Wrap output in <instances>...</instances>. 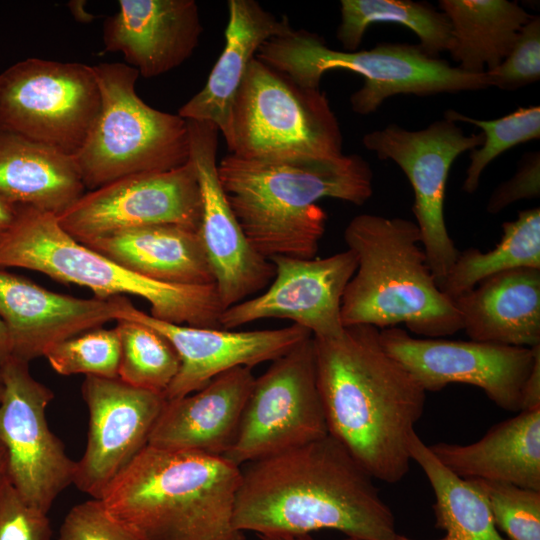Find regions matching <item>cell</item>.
Returning <instances> with one entry per match:
<instances>
[{
  "instance_id": "1",
  "label": "cell",
  "mask_w": 540,
  "mask_h": 540,
  "mask_svg": "<svg viewBox=\"0 0 540 540\" xmlns=\"http://www.w3.org/2000/svg\"><path fill=\"white\" fill-rule=\"evenodd\" d=\"M233 527L257 535L336 530L356 540L398 534L374 478L330 434L241 469Z\"/></svg>"
},
{
  "instance_id": "2",
  "label": "cell",
  "mask_w": 540,
  "mask_h": 540,
  "mask_svg": "<svg viewBox=\"0 0 540 540\" xmlns=\"http://www.w3.org/2000/svg\"><path fill=\"white\" fill-rule=\"evenodd\" d=\"M313 339L328 433L374 479L400 482L410 470L407 442L424 412L425 390L387 352L376 327L346 326L338 337Z\"/></svg>"
},
{
  "instance_id": "3",
  "label": "cell",
  "mask_w": 540,
  "mask_h": 540,
  "mask_svg": "<svg viewBox=\"0 0 540 540\" xmlns=\"http://www.w3.org/2000/svg\"><path fill=\"white\" fill-rule=\"evenodd\" d=\"M218 175L244 234L267 259L315 258L327 222L316 202L334 198L361 206L373 193L371 168L356 154L248 159L230 153Z\"/></svg>"
},
{
  "instance_id": "4",
  "label": "cell",
  "mask_w": 540,
  "mask_h": 540,
  "mask_svg": "<svg viewBox=\"0 0 540 540\" xmlns=\"http://www.w3.org/2000/svg\"><path fill=\"white\" fill-rule=\"evenodd\" d=\"M240 480L223 456L147 445L99 501L138 540H244L233 527Z\"/></svg>"
},
{
  "instance_id": "5",
  "label": "cell",
  "mask_w": 540,
  "mask_h": 540,
  "mask_svg": "<svg viewBox=\"0 0 540 540\" xmlns=\"http://www.w3.org/2000/svg\"><path fill=\"white\" fill-rule=\"evenodd\" d=\"M344 240L357 268L341 301L344 327H396L440 338L462 330L454 302L439 288L415 222L373 214L355 216Z\"/></svg>"
},
{
  "instance_id": "6",
  "label": "cell",
  "mask_w": 540,
  "mask_h": 540,
  "mask_svg": "<svg viewBox=\"0 0 540 540\" xmlns=\"http://www.w3.org/2000/svg\"><path fill=\"white\" fill-rule=\"evenodd\" d=\"M6 267L86 287L96 298L141 297L149 302L150 315L162 321L221 328L223 308L214 284L174 285L139 275L76 241L56 215L31 206L17 205L12 224L0 238V268Z\"/></svg>"
},
{
  "instance_id": "7",
  "label": "cell",
  "mask_w": 540,
  "mask_h": 540,
  "mask_svg": "<svg viewBox=\"0 0 540 540\" xmlns=\"http://www.w3.org/2000/svg\"><path fill=\"white\" fill-rule=\"evenodd\" d=\"M257 59L305 88H319L323 74L349 70L364 78L350 97L352 110L370 114L396 94L431 95L490 87L484 73L472 74L426 54L419 45L381 43L370 50L338 51L317 34L291 28L266 41Z\"/></svg>"
},
{
  "instance_id": "8",
  "label": "cell",
  "mask_w": 540,
  "mask_h": 540,
  "mask_svg": "<svg viewBox=\"0 0 540 540\" xmlns=\"http://www.w3.org/2000/svg\"><path fill=\"white\" fill-rule=\"evenodd\" d=\"M101 93L98 116L74 156L89 191L141 173L165 172L189 161L187 121L147 105L136 92L139 72L125 63L92 66Z\"/></svg>"
},
{
  "instance_id": "9",
  "label": "cell",
  "mask_w": 540,
  "mask_h": 540,
  "mask_svg": "<svg viewBox=\"0 0 540 540\" xmlns=\"http://www.w3.org/2000/svg\"><path fill=\"white\" fill-rule=\"evenodd\" d=\"M343 137L326 93L305 88L256 57L235 99L231 154L248 159L331 158Z\"/></svg>"
},
{
  "instance_id": "10",
  "label": "cell",
  "mask_w": 540,
  "mask_h": 540,
  "mask_svg": "<svg viewBox=\"0 0 540 540\" xmlns=\"http://www.w3.org/2000/svg\"><path fill=\"white\" fill-rule=\"evenodd\" d=\"M101 107L92 66L27 58L0 73V129L75 156Z\"/></svg>"
},
{
  "instance_id": "11",
  "label": "cell",
  "mask_w": 540,
  "mask_h": 540,
  "mask_svg": "<svg viewBox=\"0 0 540 540\" xmlns=\"http://www.w3.org/2000/svg\"><path fill=\"white\" fill-rule=\"evenodd\" d=\"M328 434L311 335L255 378L236 439L224 457L241 466Z\"/></svg>"
},
{
  "instance_id": "12",
  "label": "cell",
  "mask_w": 540,
  "mask_h": 540,
  "mask_svg": "<svg viewBox=\"0 0 540 540\" xmlns=\"http://www.w3.org/2000/svg\"><path fill=\"white\" fill-rule=\"evenodd\" d=\"M484 134L466 136L448 119L427 128L410 131L397 124L364 135V146L379 159L393 160L405 173L414 192L413 213L421 245L438 286L442 284L459 250L451 239L444 218V198L449 170L463 152L476 149Z\"/></svg>"
},
{
  "instance_id": "13",
  "label": "cell",
  "mask_w": 540,
  "mask_h": 540,
  "mask_svg": "<svg viewBox=\"0 0 540 540\" xmlns=\"http://www.w3.org/2000/svg\"><path fill=\"white\" fill-rule=\"evenodd\" d=\"M0 441L8 479L30 505L48 513L74 482L76 461L50 430L46 410L53 391L31 374L29 363L10 356L1 366Z\"/></svg>"
},
{
  "instance_id": "14",
  "label": "cell",
  "mask_w": 540,
  "mask_h": 540,
  "mask_svg": "<svg viewBox=\"0 0 540 540\" xmlns=\"http://www.w3.org/2000/svg\"><path fill=\"white\" fill-rule=\"evenodd\" d=\"M201 213L199 182L189 159L169 171L134 174L85 192L57 219L64 231L86 244L151 225H176L198 232Z\"/></svg>"
},
{
  "instance_id": "15",
  "label": "cell",
  "mask_w": 540,
  "mask_h": 540,
  "mask_svg": "<svg viewBox=\"0 0 540 540\" xmlns=\"http://www.w3.org/2000/svg\"><path fill=\"white\" fill-rule=\"evenodd\" d=\"M384 348L425 392L452 383L476 386L499 408L521 411L522 392L540 345L517 347L478 341L417 338L400 327L380 330Z\"/></svg>"
},
{
  "instance_id": "16",
  "label": "cell",
  "mask_w": 540,
  "mask_h": 540,
  "mask_svg": "<svg viewBox=\"0 0 540 540\" xmlns=\"http://www.w3.org/2000/svg\"><path fill=\"white\" fill-rule=\"evenodd\" d=\"M186 121L189 159L202 202L198 235L225 310L265 288L274 278V265L251 245L223 191L217 164L218 128L209 122Z\"/></svg>"
},
{
  "instance_id": "17",
  "label": "cell",
  "mask_w": 540,
  "mask_h": 540,
  "mask_svg": "<svg viewBox=\"0 0 540 540\" xmlns=\"http://www.w3.org/2000/svg\"><path fill=\"white\" fill-rule=\"evenodd\" d=\"M81 393L89 412L88 437L73 484L99 500L112 481L148 445L164 407L163 394L121 379L85 376Z\"/></svg>"
},
{
  "instance_id": "18",
  "label": "cell",
  "mask_w": 540,
  "mask_h": 540,
  "mask_svg": "<svg viewBox=\"0 0 540 540\" xmlns=\"http://www.w3.org/2000/svg\"><path fill=\"white\" fill-rule=\"evenodd\" d=\"M274 278L268 289L223 310L220 327L231 330L266 318L288 319L308 329L314 337L342 334L341 301L357 268L353 251L325 258L301 259L273 256Z\"/></svg>"
},
{
  "instance_id": "19",
  "label": "cell",
  "mask_w": 540,
  "mask_h": 540,
  "mask_svg": "<svg viewBox=\"0 0 540 540\" xmlns=\"http://www.w3.org/2000/svg\"><path fill=\"white\" fill-rule=\"evenodd\" d=\"M147 325L163 335L180 359L175 378L164 393L166 400L191 394L215 376L240 366L273 361L312 333L299 325L272 330L231 331L162 321L135 307L122 296L117 319Z\"/></svg>"
},
{
  "instance_id": "20",
  "label": "cell",
  "mask_w": 540,
  "mask_h": 540,
  "mask_svg": "<svg viewBox=\"0 0 540 540\" xmlns=\"http://www.w3.org/2000/svg\"><path fill=\"white\" fill-rule=\"evenodd\" d=\"M121 297L60 294L0 268V318L11 356L29 363L56 343L116 321Z\"/></svg>"
},
{
  "instance_id": "21",
  "label": "cell",
  "mask_w": 540,
  "mask_h": 540,
  "mask_svg": "<svg viewBox=\"0 0 540 540\" xmlns=\"http://www.w3.org/2000/svg\"><path fill=\"white\" fill-rule=\"evenodd\" d=\"M104 22L105 51L122 53L144 78L181 65L198 46L203 27L194 0H120Z\"/></svg>"
},
{
  "instance_id": "22",
  "label": "cell",
  "mask_w": 540,
  "mask_h": 540,
  "mask_svg": "<svg viewBox=\"0 0 540 540\" xmlns=\"http://www.w3.org/2000/svg\"><path fill=\"white\" fill-rule=\"evenodd\" d=\"M255 378L251 367H235L191 394L166 400L148 445L224 457L236 439Z\"/></svg>"
},
{
  "instance_id": "23",
  "label": "cell",
  "mask_w": 540,
  "mask_h": 540,
  "mask_svg": "<svg viewBox=\"0 0 540 540\" xmlns=\"http://www.w3.org/2000/svg\"><path fill=\"white\" fill-rule=\"evenodd\" d=\"M225 46L204 87L178 110L185 120L209 122L231 137L232 112L239 88L259 48L292 27L254 0H229Z\"/></svg>"
},
{
  "instance_id": "24",
  "label": "cell",
  "mask_w": 540,
  "mask_h": 540,
  "mask_svg": "<svg viewBox=\"0 0 540 540\" xmlns=\"http://www.w3.org/2000/svg\"><path fill=\"white\" fill-rule=\"evenodd\" d=\"M472 341L517 347L540 345V269L492 275L453 300Z\"/></svg>"
},
{
  "instance_id": "25",
  "label": "cell",
  "mask_w": 540,
  "mask_h": 540,
  "mask_svg": "<svg viewBox=\"0 0 540 540\" xmlns=\"http://www.w3.org/2000/svg\"><path fill=\"white\" fill-rule=\"evenodd\" d=\"M428 446L444 467L462 479L506 482L540 491V408L519 411L473 443Z\"/></svg>"
},
{
  "instance_id": "26",
  "label": "cell",
  "mask_w": 540,
  "mask_h": 540,
  "mask_svg": "<svg viewBox=\"0 0 540 540\" xmlns=\"http://www.w3.org/2000/svg\"><path fill=\"white\" fill-rule=\"evenodd\" d=\"M73 156L20 134L0 129V198L56 216L84 193Z\"/></svg>"
},
{
  "instance_id": "27",
  "label": "cell",
  "mask_w": 540,
  "mask_h": 540,
  "mask_svg": "<svg viewBox=\"0 0 540 540\" xmlns=\"http://www.w3.org/2000/svg\"><path fill=\"white\" fill-rule=\"evenodd\" d=\"M84 245L154 281L174 285L214 284L198 232L184 227H138Z\"/></svg>"
},
{
  "instance_id": "28",
  "label": "cell",
  "mask_w": 540,
  "mask_h": 540,
  "mask_svg": "<svg viewBox=\"0 0 540 540\" xmlns=\"http://www.w3.org/2000/svg\"><path fill=\"white\" fill-rule=\"evenodd\" d=\"M439 7L451 26L447 51L459 69L472 74L498 66L532 18L507 0H440Z\"/></svg>"
},
{
  "instance_id": "29",
  "label": "cell",
  "mask_w": 540,
  "mask_h": 540,
  "mask_svg": "<svg viewBox=\"0 0 540 540\" xmlns=\"http://www.w3.org/2000/svg\"><path fill=\"white\" fill-rule=\"evenodd\" d=\"M407 446L435 496V527L445 532L436 540H508L496 528L484 498L467 480L444 467L416 431L410 434ZM394 540L418 539L397 534Z\"/></svg>"
},
{
  "instance_id": "30",
  "label": "cell",
  "mask_w": 540,
  "mask_h": 540,
  "mask_svg": "<svg viewBox=\"0 0 540 540\" xmlns=\"http://www.w3.org/2000/svg\"><path fill=\"white\" fill-rule=\"evenodd\" d=\"M540 269V209L520 211L513 221L502 224L500 242L487 252L468 248L459 252L439 286L452 301L484 279L516 268Z\"/></svg>"
},
{
  "instance_id": "31",
  "label": "cell",
  "mask_w": 540,
  "mask_h": 540,
  "mask_svg": "<svg viewBox=\"0 0 540 540\" xmlns=\"http://www.w3.org/2000/svg\"><path fill=\"white\" fill-rule=\"evenodd\" d=\"M337 38L345 51H357L366 29L373 23L406 26L420 39L419 46L432 57L448 49V17L427 3L410 0H342Z\"/></svg>"
},
{
  "instance_id": "32",
  "label": "cell",
  "mask_w": 540,
  "mask_h": 540,
  "mask_svg": "<svg viewBox=\"0 0 540 540\" xmlns=\"http://www.w3.org/2000/svg\"><path fill=\"white\" fill-rule=\"evenodd\" d=\"M115 329L121 344L118 378L164 395L180 367L171 343L155 329L136 321L118 319Z\"/></svg>"
},
{
  "instance_id": "33",
  "label": "cell",
  "mask_w": 540,
  "mask_h": 540,
  "mask_svg": "<svg viewBox=\"0 0 540 540\" xmlns=\"http://www.w3.org/2000/svg\"><path fill=\"white\" fill-rule=\"evenodd\" d=\"M445 119L467 122L483 130L484 141L480 149L471 150L470 164L462 189L474 193L481 174L488 164L509 148L540 137V107H518L514 112L495 119L479 120L448 109Z\"/></svg>"
},
{
  "instance_id": "34",
  "label": "cell",
  "mask_w": 540,
  "mask_h": 540,
  "mask_svg": "<svg viewBox=\"0 0 540 540\" xmlns=\"http://www.w3.org/2000/svg\"><path fill=\"white\" fill-rule=\"evenodd\" d=\"M121 344L115 327L95 328L51 346L44 354L60 375L117 378Z\"/></svg>"
},
{
  "instance_id": "35",
  "label": "cell",
  "mask_w": 540,
  "mask_h": 540,
  "mask_svg": "<svg viewBox=\"0 0 540 540\" xmlns=\"http://www.w3.org/2000/svg\"><path fill=\"white\" fill-rule=\"evenodd\" d=\"M465 480L484 498L496 528L508 540H540V491L506 482Z\"/></svg>"
},
{
  "instance_id": "36",
  "label": "cell",
  "mask_w": 540,
  "mask_h": 540,
  "mask_svg": "<svg viewBox=\"0 0 540 540\" xmlns=\"http://www.w3.org/2000/svg\"><path fill=\"white\" fill-rule=\"evenodd\" d=\"M490 86L516 90L540 78V19L532 18L519 32L505 59L495 68L485 71Z\"/></svg>"
},
{
  "instance_id": "37",
  "label": "cell",
  "mask_w": 540,
  "mask_h": 540,
  "mask_svg": "<svg viewBox=\"0 0 540 540\" xmlns=\"http://www.w3.org/2000/svg\"><path fill=\"white\" fill-rule=\"evenodd\" d=\"M47 513L27 503L8 480L0 491V540H51Z\"/></svg>"
},
{
  "instance_id": "38",
  "label": "cell",
  "mask_w": 540,
  "mask_h": 540,
  "mask_svg": "<svg viewBox=\"0 0 540 540\" xmlns=\"http://www.w3.org/2000/svg\"><path fill=\"white\" fill-rule=\"evenodd\" d=\"M58 540H138L114 522L99 500L74 505L66 514Z\"/></svg>"
},
{
  "instance_id": "39",
  "label": "cell",
  "mask_w": 540,
  "mask_h": 540,
  "mask_svg": "<svg viewBox=\"0 0 540 540\" xmlns=\"http://www.w3.org/2000/svg\"><path fill=\"white\" fill-rule=\"evenodd\" d=\"M540 196V156L539 152L526 154L514 176L501 183L491 194L487 211L498 214L510 204Z\"/></svg>"
},
{
  "instance_id": "40",
  "label": "cell",
  "mask_w": 540,
  "mask_h": 540,
  "mask_svg": "<svg viewBox=\"0 0 540 540\" xmlns=\"http://www.w3.org/2000/svg\"><path fill=\"white\" fill-rule=\"evenodd\" d=\"M540 408V354L537 355L522 392V410Z\"/></svg>"
},
{
  "instance_id": "41",
  "label": "cell",
  "mask_w": 540,
  "mask_h": 540,
  "mask_svg": "<svg viewBox=\"0 0 540 540\" xmlns=\"http://www.w3.org/2000/svg\"><path fill=\"white\" fill-rule=\"evenodd\" d=\"M17 211V205L8 203L0 198V238L12 224Z\"/></svg>"
},
{
  "instance_id": "42",
  "label": "cell",
  "mask_w": 540,
  "mask_h": 540,
  "mask_svg": "<svg viewBox=\"0 0 540 540\" xmlns=\"http://www.w3.org/2000/svg\"><path fill=\"white\" fill-rule=\"evenodd\" d=\"M85 3V1L78 0L70 1L68 7L77 21L87 23L93 21L94 16L85 10Z\"/></svg>"
},
{
  "instance_id": "43",
  "label": "cell",
  "mask_w": 540,
  "mask_h": 540,
  "mask_svg": "<svg viewBox=\"0 0 540 540\" xmlns=\"http://www.w3.org/2000/svg\"><path fill=\"white\" fill-rule=\"evenodd\" d=\"M11 356V347L8 332L4 322L0 318V368Z\"/></svg>"
},
{
  "instance_id": "44",
  "label": "cell",
  "mask_w": 540,
  "mask_h": 540,
  "mask_svg": "<svg viewBox=\"0 0 540 540\" xmlns=\"http://www.w3.org/2000/svg\"><path fill=\"white\" fill-rule=\"evenodd\" d=\"M8 458L5 447L0 441V491L8 481Z\"/></svg>"
},
{
  "instance_id": "45",
  "label": "cell",
  "mask_w": 540,
  "mask_h": 540,
  "mask_svg": "<svg viewBox=\"0 0 540 540\" xmlns=\"http://www.w3.org/2000/svg\"><path fill=\"white\" fill-rule=\"evenodd\" d=\"M260 540H318L311 534L304 535H257Z\"/></svg>"
},
{
  "instance_id": "46",
  "label": "cell",
  "mask_w": 540,
  "mask_h": 540,
  "mask_svg": "<svg viewBox=\"0 0 540 540\" xmlns=\"http://www.w3.org/2000/svg\"><path fill=\"white\" fill-rule=\"evenodd\" d=\"M1 396H2V385H0V400H1Z\"/></svg>"
},
{
  "instance_id": "47",
  "label": "cell",
  "mask_w": 540,
  "mask_h": 540,
  "mask_svg": "<svg viewBox=\"0 0 540 540\" xmlns=\"http://www.w3.org/2000/svg\"><path fill=\"white\" fill-rule=\"evenodd\" d=\"M343 540H356V539H352V538H347V537H345Z\"/></svg>"
},
{
  "instance_id": "48",
  "label": "cell",
  "mask_w": 540,
  "mask_h": 540,
  "mask_svg": "<svg viewBox=\"0 0 540 540\" xmlns=\"http://www.w3.org/2000/svg\"><path fill=\"white\" fill-rule=\"evenodd\" d=\"M0 385H1V372H0Z\"/></svg>"
}]
</instances>
